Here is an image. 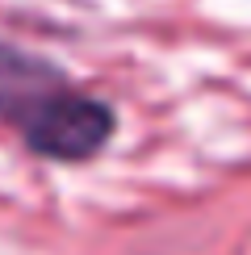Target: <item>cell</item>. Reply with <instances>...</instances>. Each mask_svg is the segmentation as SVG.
Here are the masks:
<instances>
[{"label":"cell","instance_id":"6da1fadb","mask_svg":"<svg viewBox=\"0 0 251 255\" xmlns=\"http://www.w3.org/2000/svg\"><path fill=\"white\" fill-rule=\"evenodd\" d=\"M113 126H118V118H113L109 101L84 97L76 88H59L21 122V138L42 159L84 163L113 138Z\"/></svg>","mask_w":251,"mask_h":255},{"label":"cell","instance_id":"7a4b0ae2","mask_svg":"<svg viewBox=\"0 0 251 255\" xmlns=\"http://www.w3.org/2000/svg\"><path fill=\"white\" fill-rule=\"evenodd\" d=\"M67 88V76L55 63L29 55V50L0 42V122H25L46 97Z\"/></svg>","mask_w":251,"mask_h":255}]
</instances>
